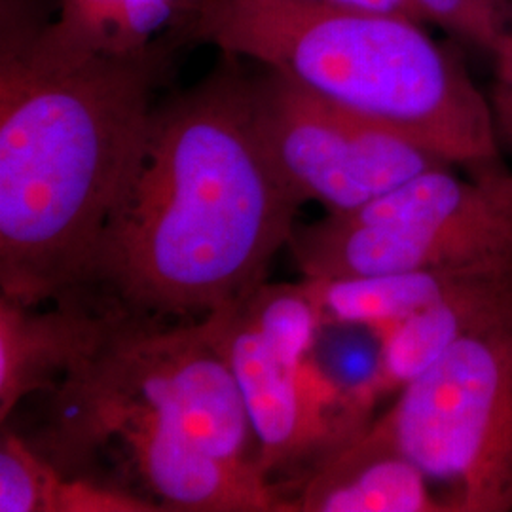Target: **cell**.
Instances as JSON below:
<instances>
[{"instance_id":"obj_11","label":"cell","mask_w":512,"mask_h":512,"mask_svg":"<svg viewBox=\"0 0 512 512\" xmlns=\"http://www.w3.org/2000/svg\"><path fill=\"white\" fill-rule=\"evenodd\" d=\"M512 321V272L482 275L437 304L378 332L380 349L368 385L378 401L401 391L467 336Z\"/></svg>"},{"instance_id":"obj_6","label":"cell","mask_w":512,"mask_h":512,"mask_svg":"<svg viewBox=\"0 0 512 512\" xmlns=\"http://www.w3.org/2000/svg\"><path fill=\"white\" fill-rule=\"evenodd\" d=\"M52 393L33 448L63 475L110 454L122 486L162 511L289 512L277 484L220 463L92 355Z\"/></svg>"},{"instance_id":"obj_13","label":"cell","mask_w":512,"mask_h":512,"mask_svg":"<svg viewBox=\"0 0 512 512\" xmlns=\"http://www.w3.org/2000/svg\"><path fill=\"white\" fill-rule=\"evenodd\" d=\"M183 6L184 0H61L59 16L38 37L61 50L143 54Z\"/></svg>"},{"instance_id":"obj_2","label":"cell","mask_w":512,"mask_h":512,"mask_svg":"<svg viewBox=\"0 0 512 512\" xmlns=\"http://www.w3.org/2000/svg\"><path fill=\"white\" fill-rule=\"evenodd\" d=\"M162 63L154 46L86 54L4 31L2 298L40 306L90 285L99 241L147 154Z\"/></svg>"},{"instance_id":"obj_7","label":"cell","mask_w":512,"mask_h":512,"mask_svg":"<svg viewBox=\"0 0 512 512\" xmlns=\"http://www.w3.org/2000/svg\"><path fill=\"white\" fill-rule=\"evenodd\" d=\"M368 429L444 486L452 512H512V321L448 349Z\"/></svg>"},{"instance_id":"obj_1","label":"cell","mask_w":512,"mask_h":512,"mask_svg":"<svg viewBox=\"0 0 512 512\" xmlns=\"http://www.w3.org/2000/svg\"><path fill=\"white\" fill-rule=\"evenodd\" d=\"M156 107L147 154L99 241L90 285L126 310L203 317L262 283L304 202L256 128L236 57Z\"/></svg>"},{"instance_id":"obj_8","label":"cell","mask_w":512,"mask_h":512,"mask_svg":"<svg viewBox=\"0 0 512 512\" xmlns=\"http://www.w3.org/2000/svg\"><path fill=\"white\" fill-rule=\"evenodd\" d=\"M256 128L279 175L304 203L344 215L448 165L403 137L264 69L251 78Z\"/></svg>"},{"instance_id":"obj_16","label":"cell","mask_w":512,"mask_h":512,"mask_svg":"<svg viewBox=\"0 0 512 512\" xmlns=\"http://www.w3.org/2000/svg\"><path fill=\"white\" fill-rule=\"evenodd\" d=\"M327 2L349 4V6H363V8H372V10H384V12L399 14V16H404V18L425 23V19L421 16L420 8L416 6L414 0H327Z\"/></svg>"},{"instance_id":"obj_14","label":"cell","mask_w":512,"mask_h":512,"mask_svg":"<svg viewBox=\"0 0 512 512\" xmlns=\"http://www.w3.org/2000/svg\"><path fill=\"white\" fill-rule=\"evenodd\" d=\"M0 440V512H44L50 461L29 440L2 425Z\"/></svg>"},{"instance_id":"obj_9","label":"cell","mask_w":512,"mask_h":512,"mask_svg":"<svg viewBox=\"0 0 512 512\" xmlns=\"http://www.w3.org/2000/svg\"><path fill=\"white\" fill-rule=\"evenodd\" d=\"M35 311L0 296V421L37 391H52L88 359L124 306L84 287Z\"/></svg>"},{"instance_id":"obj_10","label":"cell","mask_w":512,"mask_h":512,"mask_svg":"<svg viewBox=\"0 0 512 512\" xmlns=\"http://www.w3.org/2000/svg\"><path fill=\"white\" fill-rule=\"evenodd\" d=\"M277 488L289 512H452L420 467L368 427Z\"/></svg>"},{"instance_id":"obj_15","label":"cell","mask_w":512,"mask_h":512,"mask_svg":"<svg viewBox=\"0 0 512 512\" xmlns=\"http://www.w3.org/2000/svg\"><path fill=\"white\" fill-rule=\"evenodd\" d=\"M425 21L456 33L482 48L494 50V0H414Z\"/></svg>"},{"instance_id":"obj_4","label":"cell","mask_w":512,"mask_h":512,"mask_svg":"<svg viewBox=\"0 0 512 512\" xmlns=\"http://www.w3.org/2000/svg\"><path fill=\"white\" fill-rule=\"evenodd\" d=\"M207 319L238 382L258 465L270 480L275 473L291 475L287 482L308 473L374 420V393L342 384L317 359L323 323L304 283H262Z\"/></svg>"},{"instance_id":"obj_12","label":"cell","mask_w":512,"mask_h":512,"mask_svg":"<svg viewBox=\"0 0 512 512\" xmlns=\"http://www.w3.org/2000/svg\"><path fill=\"white\" fill-rule=\"evenodd\" d=\"M512 270L431 268L401 274L304 279L321 323L366 327L374 334L458 293L478 277Z\"/></svg>"},{"instance_id":"obj_3","label":"cell","mask_w":512,"mask_h":512,"mask_svg":"<svg viewBox=\"0 0 512 512\" xmlns=\"http://www.w3.org/2000/svg\"><path fill=\"white\" fill-rule=\"evenodd\" d=\"M186 10L194 37L222 54L285 74L448 165L499 160L490 101L420 21L327 0H184Z\"/></svg>"},{"instance_id":"obj_5","label":"cell","mask_w":512,"mask_h":512,"mask_svg":"<svg viewBox=\"0 0 512 512\" xmlns=\"http://www.w3.org/2000/svg\"><path fill=\"white\" fill-rule=\"evenodd\" d=\"M448 167L302 226L294 239L300 272L342 279L431 268L512 270V171L495 160L461 179Z\"/></svg>"}]
</instances>
